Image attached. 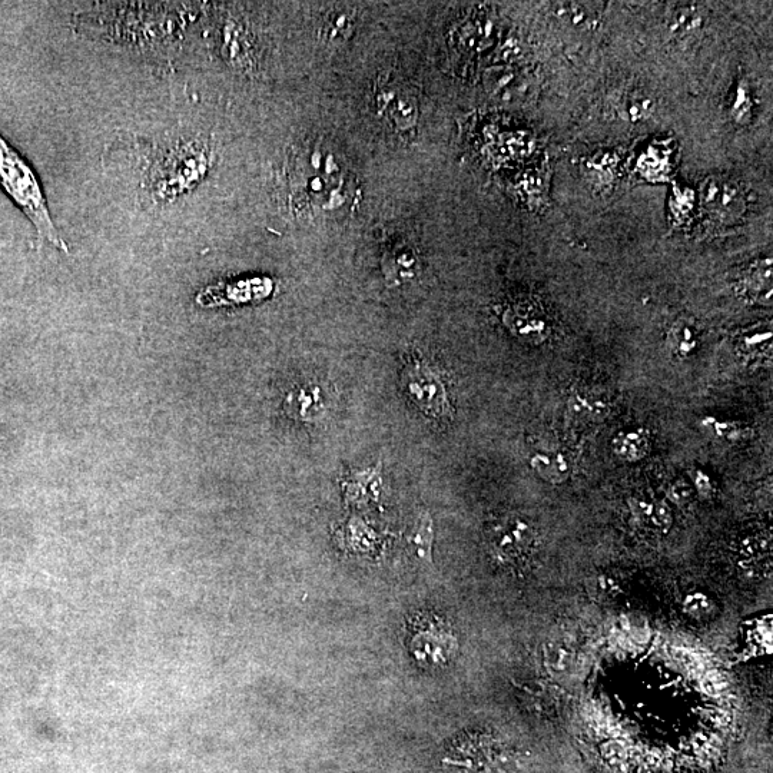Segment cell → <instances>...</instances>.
Wrapping results in <instances>:
<instances>
[{
    "label": "cell",
    "mask_w": 773,
    "mask_h": 773,
    "mask_svg": "<svg viewBox=\"0 0 773 773\" xmlns=\"http://www.w3.org/2000/svg\"><path fill=\"white\" fill-rule=\"evenodd\" d=\"M613 109L620 121L627 124H642L655 116L658 104L655 96L645 89L630 88L616 95Z\"/></svg>",
    "instance_id": "9a60e30c"
},
{
    "label": "cell",
    "mask_w": 773,
    "mask_h": 773,
    "mask_svg": "<svg viewBox=\"0 0 773 773\" xmlns=\"http://www.w3.org/2000/svg\"><path fill=\"white\" fill-rule=\"evenodd\" d=\"M530 467L537 476L550 484H562L570 479L573 466L565 454L537 453L530 459Z\"/></svg>",
    "instance_id": "7402d4cb"
},
{
    "label": "cell",
    "mask_w": 773,
    "mask_h": 773,
    "mask_svg": "<svg viewBox=\"0 0 773 773\" xmlns=\"http://www.w3.org/2000/svg\"><path fill=\"white\" fill-rule=\"evenodd\" d=\"M703 426L712 430V433L721 440L729 441V443H741L752 439L753 430L746 424L739 423V421H723L718 418L706 417L703 420Z\"/></svg>",
    "instance_id": "1f68e13d"
},
{
    "label": "cell",
    "mask_w": 773,
    "mask_h": 773,
    "mask_svg": "<svg viewBox=\"0 0 773 773\" xmlns=\"http://www.w3.org/2000/svg\"><path fill=\"white\" fill-rule=\"evenodd\" d=\"M490 23L486 21H467L461 28V43L467 48H483L484 39L489 38Z\"/></svg>",
    "instance_id": "8d00e7d4"
},
{
    "label": "cell",
    "mask_w": 773,
    "mask_h": 773,
    "mask_svg": "<svg viewBox=\"0 0 773 773\" xmlns=\"http://www.w3.org/2000/svg\"><path fill=\"white\" fill-rule=\"evenodd\" d=\"M222 58L232 68L248 71L254 65V43L251 32L237 19H225L221 29Z\"/></svg>",
    "instance_id": "8fae6325"
},
{
    "label": "cell",
    "mask_w": 773,
    "mask_h": 773,
    "mask_svg": "<svg viewBox=\"0 0 773 773\" xmlns=\"http://www.w3.org/2000/svg\"><path fill=\"white\" fill-rule=\"evenodd\" d=\"M285 413L298 421H317L325 413L323 390L318 384H303L290 391L284 401Z\"/></svg>",
    "instance_id": "e0dca14e"
},
{
    "label": "cell",
    "mask_w": 773,
    "mask_h": 773,
    "mask_svg": "<svg viewBox=\"0 0 773 773\" xmlns=\"http://www.w3.org/2000/svg\"><path fill=\"white\" fill-rule=\"evenodd\" d=\"M638 169L650 181L665 179L672 169V151L662 144L650 145L639 158Z\"/></svg>",
    "instance_id": "4316f807"
},
{
    "label": "cell",
    "mask_w": 773,
    "mask_h": 773,
    "mask_svg": "<svg viewBox=\"0 0 773 773\" xmlns=\"http://www.w3.org/2000/svg\"><path fill=\"white\" fill-rule=\"evenodd\" d=\"M690 476H692L690 477V480H692L690 484H692L693 491H696L700 497L711 499L713 493H715V486H713L711 477L702 470H693Z\"/></svg>",
    "instance_id": "f35d334b"
},
{
    "label": "cell",
    "mask_w": 773,
    "mask_h": 773,
    "mask_svg": "<svg viewBox=\"0 0 773 773\" xmlns=\"http://www.w3.org/2000/svg\"><path fill=\"white\" fill-rule=\"evenodd\" d=\"M612 449L619 459L627 463L643 460L650 451L648 433L639 429L620 431L612 441Z\"/></svg>",
    "instance_id": "cb8c5ba5"
},
{
    "label": "cell",
    "mask_w": 773,
    "mask_h": 773,
    "mask_svg": "<svg viewBox=\"0 0 773 773\" xmlns=\"http://www.w3.org/2000/svg\"><path fill=\"white\" fill-rule=\"evenodd\" d=\"M622 167V155L612 149H600L586 155L580 162V171L587 184L596 192H609L615 187Z\"/></svg>",
    "instance_id": "7c38bea8"
},
{
    "label": "cell",
    "mask_w": 773,
    "mask_h": 773,
    "mask_svg": "<svg viewBox=\"0 0 773 773\" xmlns=\"http://www.w3.org/2000/svg\"><path fill=\"white\" fill-rule=\"evenodd\" d=\"M609 411V401L596 390H576L569 400L570 417L582 423H600L609 416Z\"/></svg>",
    "instance_id": "ffe728a7"
},
{
    "label": "cell",
    "mask_w": 773,
    "mask_h": 773,
    "mask_svg": "<svg viewBox=\"0 0 773 773\" xmlns=\"http://www.w3.org/2000/svg\"><path fill=\"white\" fill-rule=\"evenodd\" d=\"M629 510L640 526L648 527L653 532L668 533L672 527V510L662 500L633 497L629 500Z\"/></svg>",
    "instance_id": "d6986e66"
},
{
    "label": "cell",
    "mask_w": 773,
    "mask_h": 773,
    "mask_svg": "<svg viewBox=\"0 0 773 773\" xmlns=\"http://www.w3.org/2000/svg\"><path fill=\"white\" fill-rule=\"evenodd\" d=\"M533 540L532 527L516 517L497 524L491 534L494 552L503 560L516 559L520 554L527 553Z\"/></svg>",
    "instance_id": "4fadbf2b"
},
{
    "label": "cell",
    "mask_w": 773,
    "mask_h": 773,
    "mask_svg": "<svg viewBox=\"0 0 773 773\" xmlns=\"http://www.w3.org/2000/svg\"><path fill=\"white\" fill-rule=\"evenodd\" d=\"M433 540V520L429 513L420 514L407 536L408 552L418 562L431 563Z\"/></svg>",
    "instance_id": "d4e9b609"
},
{
    "label": "cell",
    "mask_w": 773,
    "mask_h": 773,
    "mask_svg": "<svg viewBox=\"0 0 773 773\" xmlns=\"http://www.w3.org/2000/svg\"><path fill=\"white\" fill-rule=\"evenodd\" d=\"M374 105L378 114L398 134H414L420 116L418 101L413 91L403 82L381 76L374 88Z\"/></svg>",
    "instance_id": "52a82bcc"
},
{
    "label": "cell",
    "mask_w": 773,
    "mask_h": 773,
    "mask_svg": "<svg viewBox=\"0 0 773 773\" xmlns=\"http://www.w3.org/2000/svg\"><path fill=\"white\" fill-rule=\"evenodd\" d=\"M567 12H569L570 21L579 25V23H586L592 21V9L585 3H573V5L567 6Z\"/></svg>",
    "instance_id": "ab89813d"
},
{
    "label": "cell",
    "mask_w": 773,
    "mask_h": 773,
    "mask_svg": "<svg viewBox=\"0 0 773 773\" xmlns=\"http://www.w3.org/2000/svg\"><path fill=\"white\" fill-rule=\"evenodd\" d=\"M576 663L575 650L563 640H549L543 646V665L554 679H563Z\"/></svg>",
    "instance_id": "603a6c76"
},
{
    "label": "cell",
    "mask_w": 773,
    "mask_h": 773,
    "mask_svg": "<svg viewBox=\"0 0 773 773\" xmlns=\"http://www.w3.org/2000/svg\"><path fill=\"white\" fill-rule=\"evenodd\" d=\"M212 165V151L202 139H178L157 148L148 159L142 188L157 204H169L198 187Z\"/></svg>",
    "instance_id": "7a4b0ae2"
},
{
    "label": "cell",
    "mask_w": 773,
    "mask_h": 773,
    "mask_svg": "<svg viewBox=\"0 0 773 773\" xmlns=\"http://www.w3.org/2000/svg\"><path fill=\"white\" fill-rule=\"evenodd\" d=\"M529 81L519 72L512 69H502V71H493L490 76V88L494 94L510 96L517 99L526 96L529 92Z\"/></svg>",
    "instance_id": "f1b7e54d"
},
{
    "label": "cell",
    "mask_w": 773,
    "mask_h": 773,
    "mask_svg": "<svg viewBox=\"0 0 773 773\" xmlns=\"http://www.w3.org/2000/svg\"><path fill=\"white\" fill-rule=\"evenodd\" d=\"M739 294L759 305L771 307L772 305V260L762 258L753 262L743 272L738 287Z\"/></svg>",
    "instance_id": "2e32d148"
},
{
    "label": "cell",
    "mask_w": 773,
    "mask_h": 773,
    "mask_svg": "<svg viewBox=\"0 0 773 773\" xmlns=\"http://www.w3.org/2000/svg\"><path fill=\"white\" fill-rule=\"evenodd\" d=\"M502 320L507 330L524 343L543 344L552 334L546 315L530 301L510 304L503 311Z\"/></svg>",
    "instance_id": "30bf717a"
},
{
    "label": "cell",
    "mask_w": 773,
    "mask_h": 773,
    "mask_svg": "<svg viewBox=\"0 0 773 773\" xmlns=\"http://www.w3.org/2000/svg\"><path fill=\"white\" fill-rule=\"evenodd\" d=\"M411 652L423 665H446L457 652V639L443 622L420 619L411 638Z\"/></svg>",
    "instance_id": "ba28073f"
},
{
    "label": "cell",
    "mask_w": 773,
    "mask_h": 773,
    "mask_svg": "<svg viewBox=\"0 0 773 773\" xmlns=\"http://www.w3.org/2000/svg\"><path fill=\"white\" fill-rule=\"evenodd\" d=\"M344 486L347 490V496L353 499V502H358V499L363 496L364 499L377 497V489L380 486V464H378L377 469L354 473L350 481Z\"/></svg>",
    "instance_id": "4dcf8cb0"
},
{
    "label": "cell",
    "mask_w": 773,
    "mask_h": 773,
    "mask_svg": "<svg viewBox=\"0 0 773 773\" xmlns=\"http://www.w3.org/2000/svg\"><path fill=\"white\" fill-rule=\"evenodd\" d=\"M696 202H698V197L692 188L675 185L669 199L670 217H672L673 224L678 225V227L685 225L695 211Z\"/></svg>",
    "instance_id": "f546056e"
},
{
    "label": "cell",
    "mask_w": 773,
    "mask_h": 773,
    "mask_svg": "<svg viewBox=\"0 0 773 773\" xmlns=\"http://www.w3.org/2000/svg\"><path fill=\"white\" fill-rule=\"evenodd\" d=\"M420 270L421 262L418 252L416 248L411 247L406 242H398L390 250L384 252L383 272L390 287L410 283L413 278L417 277Z\"/></svg>",
    "instance_id": "5bb4252c"
},
{
    "label": "cell",
    "mask_w": 773,
    "mask_h": 773,
    "mask_svg": "<svg viewBox=\"0 0 773 773\" xmlns=\"http://www.w3.org/2000/svg\"><path fill=\"white\" fill-rule=\"evenodd\" d=\"M291 188L295 205L317 214L337 212L351 197L348 174L334 154L317 147L295 158Z\"/></svg>",
    "instance_id": "3957f363"
},
{
    "label": "cell",
    "mask_w": 773,
    "mask_h": 773,
    "mask_svg": "<svg viewBox=\"0 0 773 773\" xmlns=\"http://www.w3.org/2000/svg\"><path fill=\"white\" fill-rule=\"evenodd\" d=\"M587 592L599 602H610L620 595L619 583L613 577L607 575H595L587 580Z\"/></svg>",
    "instance_id": "e575fe53"
},
{
    "label": "cell",
    "mask_w": 773,
    "mask_h": 773,
    "mask_svg": "<svg viewBox=\"0 0 773 773\" xmlns=\"http://www.w3.org/2000/svg\"><path fill=\"white\" fill-rule=\"evenodd\" d=\"M729 119L738 126H748L755 116V101H753L751 85L748 79L741 78L733 86L728 105H726Z\"/></svg>",
    "instance_id": "484cf974"
},
{
    "label": "cell",
    "mask_w": 773,
    "mask_h": 773,
    "mask_svg": "<svg viewBox=\"0 0 773 773\" xmlns=\"http://www.w3.org/2000/svg\"><path fill=\"white\" fill-rule=\"evenodd\" d=\"M178 5H114L89 13L82 19L85 26L94 29L111 42L134 48L157 49L167 39H175L181 31L182 15Z\"/></svg>",
    "instance_id": "6da1fadb"
},
{
    "label": "cell",
    "mask_w": 773,
    "mask_h": 773,
    "mask_svg": "<svg viewBox=\"0 0 773 773\" xmlns=\"http://www.w3.org/2000/svg\"><path fill=\"white\" fill-rule=\"evenodd\" d=\"M0 188L31 221L41 240L68 252V244L56 228L48 199L35 171L25 158L0 135Z\"/></svg>",
    "instance_id": "277c9868"
},
{
    "label": "cell",
    "mask_w": 773,
    "mask_h": 773,
    "mask_svg": "<svg viewBox=\"0 0 773 773\" xmlns=\"http://www.w3.org/2000/svg\"><path fill=\"white\" fill-rule=\"evenodd\" d=\"M683 610L693 619H709L715 612V603L705 593H689L683 602Z\"/></svg>",
    "instance_id": "d590c367"
},
{
    "label": "cell",
    "mask_w": 773,
    "mask_h": 773,
    "mask_svg": "<svg viewBox=\"0 0 773 773\" xmlns=\"http://www.w3.org/2000/svg\"><path fill=\"white\" fill-rule=\"evenodd\" d=\"M401 381L410 400L426 416L436 420L453 418V408H451L446 386L439 374L423 358L417 356L408 358L401 374Z\"/></svg>",
    "instance_id": "5b68a950"
},
{
    "label": "cell",
    "mask_w": 773,
    "mask_h": 773,
    "mask_svg": "<svg viewBox=\"0 0 773 773\" xmlns=\"http://www.w3.org/2000/svg\"><path fill=\"white\" fill-rule=\"evenodd\" d=\"M550 182H552V172L550 165L544 164L543 167L529 169L519 178L514 185L517 197L522 199L526 207L533 211H540L549 204Z\"/></svg>",
    "instance_id": "ac0fdd59"
},
{
    "label": "cell",
    "mask_w": 773,
    "mask_h": 773,
    "mask_svg": "<svg viewBox=\"0 0 773 773\" xmlns=\"http://www.w3.org/2000/svg\"><path fill=\"white\" fill-rule=\"evenodd\" d=\"M669 350L679 358H688L695 353L699 347V331L696 325L689 320L676 321L670 327L668 337H666Z\"/></svg>",
    "instance_id": "83f0119b"
},
{
    "label": "cell",
    "mask_w": 773,
    "mask_h": 773,
    "mask_svg": "<svg viewBox=\"0 0 773 773\" xmlns=\"http://www.w3.org/2000/svg\"><path fill=\"white\" fill-rule=\"evenodd\" d=\"M772 331L771 330H752L748 331L739 338V353L745 357H755L763 350H771Z\"/></svg>",
    "instance_id": "836d02e7"
},
{
    "label": "cell",
    "mask_w": 773,
    "mask_h": 773,
    "mask_svg": "<svg viewBox=\"0 0 773 773\" xmlns=\"http://www.w3.org/2000/svg\"><path fill=\"white\" fill-rule=\"evenodd\" d=\"M700 209L713 225L728 227L745 217L748 199L738 181L725 177H708L699 189Z\"/></svg>",
    "instance_id": "8992f818"
},
{
    "label": "cell",
    "mask_w": 773,
    "mask_h": 773,
    "mask_svg": "<svg viewBox=\"0 0 773 773\" xmlns=\"http://www.w3.org/2000/svg\"><path fill=\"white\" fill-rule=\"evenodd\" d=\"M666 496H668L670 502L676 504V506H688V504L692 502L693 497L692 484H690L689 481L683 479L673 481V483L669 486Z\"/></svg>",
    "instance_id": "74e56055"
},
{
    "label": "cell",
    "mask_w": 773,
    "mask_h": 773,
    "mask_svg": "<svg viewBox=\"0 0 773 773\" xmlns=\"http://www.w3.org/2000/svg\"><path fill=\"white\" fill-rule=\"evenodd\" d=\"M354 31L353 15L347 12H333L325 18L323 33L330 41H344Z\"/></svg>",
    "instance_id": "d6a6232c"
},
{
    "label": "cell",
    "mask_w": 773,
    "mask_h": 773,
    "mask_svg": "<svg viewBox=\"0 0 773 773\" xmlns=\"http://www.w3.org/2000/svg\"><path fill=\"white\" fill-rule=\"evenodd\" d=\"M705 11L698 3H682L673 6L666 16V28L676 38H688L702 29Z\"/></svg>",
    "instance_id": "44dd1931"
},
{
    "label": "cell",
    "mask_w": 773,
    "mask_h": 773,
    "mask_svg": "<svg viewBox=\"0 0 773 773\" xmlns=\"http://www.w3.org/2000/svg\"><path fill=\"white\" fill-rule=\"evenodd\" d=\"M272 283L268 278H251L231 284H217L205 288L197 295V303L204 308L255 303L271 294Z\"/></svg>",
    "instance_id": "9c48e42d"
}]
</instances>
